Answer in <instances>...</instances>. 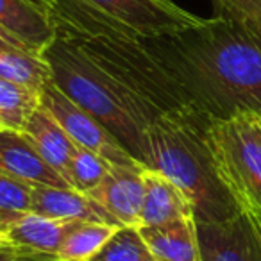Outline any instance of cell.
Masks as SVG:
<instances>
[{"instance_id":"cell-1","label":"cell","mask_w":261,"mask_h":261,"mask_svg":"<svg viewBox=\"0 0 261 261\" xmlns=\"http://www.w3.org/2000/svg\"><path fill=\"white\" fill-rule=\"evenodd\" d=\"M195 109L211 120L261 116V34L222 16L147 40Z\"/></svg>"},{"instance_id":"cell-2","label":"cell","mask_w":261,"mask_h":261,"mask_svg":"<svg viewBox=\"0 0 261 261\" xmlns=\"http://www.w3.org/2000/svg\"><path fill=\"white\" fill-rule=\"evenodd\" d=\"M211 118L197 109L160 115L147 129V168L161 172L186 193L197 222H222L242 213L218 175L207 142Z\"/></svg>"},{"instance_id":"cell-3","label":"cell","mask_w":261,"mask_h":261,"mask_svg":"<svg viewBox=\"0 0 261 261\" xmlns=\"http://www.w3.org/2000/svg\"><path fill=\"white\" fill-rule=\"evenodd\" d=\"M41 56L50 66L56 86L147 167V129L160 115L68 38L56 34Z\"/></svg>"},{"instance_id":"cell-4","label":"cell","mask_w":261,"mask_h":261,"mask_svg":"<svg viewBox=\"0 0 261 261\" xmlns=\"http://www.w3.org/2000/svg\"><path fill=\"white\" fill-rule=\"evenodd\" d=\"M207 142L218 175L240 210L261 222V127L257 115L211 120Z\"/></svg>"},{"instance_id":"cell-5","label":"cell","mask_w":261,"mask_h":261,"mask_svg":"<svg viewBox=\"0 0 261 261\" xmlns=\"http://www.w3.org/2000/svg\"><path fill=\"white\" fill-rule=\"evenodd\" d=\"M40 104L65 129V133L77 147L95 152L111 167L135 168V170L147 168L97 118H93L72 98L66 97L52 79L47 81L41 88Z\"/></svg>"},{"instance_id":"cell-6","label":"cell","mask_w":261,"mask_h":261,"mask_svg":"<svg viewBox=\"0 0 261 261\" xmlns=\"http://www.w3.org/2000/svg\"><path fill=\"white\" fill-rule=\"evenodd\" d=\"M81 2L142 40L179 34L204 22V18L182 9L174 0H81Z\"/></svg>"},{"instance_id":"cell-7","label":"cell","mask_w":261,"mask_h":261,"mask_svg":"<svg viewBox=\"0 0 261 261\" xmlns=\"http://www.w3.org/2000/svg\"><path fill=\"white\" fill-rule=\"evenodd\" d=\"M75 224L31 211L0 225V254L34 261H56L59 245Z\"/></svg>"},{"instance_id":"cell-8","label":"cell","mask_w":261,"mask_h":261,"mask_svg":"<svg viewBox=\"0 0 261 261\" xmlns=\"http://www.w3.org/2000/svg\"><path fill=\"white\" fill-rule=\"evenodd\" d=\"M200 261H261V242L249 215L222 222H197Z\"/></svg>"},{"instance_id":"cell-9","label":"cell","mask_w":261,"mask_h":261,"mask_svg":"<svg viewBox=\"0 0 261 261\" xmlns=\"http://www.w3.org/2000/svg\"><path fill=\"white\" fill-rule=\"evenodd\" d=\"M142 172L135 168L113 167L104 182L88 195L115 217L120 225L140 227V215L145 199Z\"/></svg>"},{"instance_id":"cell-10","label":"cell","mask_w":261,"mask_h":261,"mask_svg":"<svg viewBox=\"0 0 261 261\" xmlns=\"http://www.w3.org/2000/svg\"><path fill=\"white\" fill-rule=\"evenodd\" d=\"M0 172L29 186L72 188L16 130H0Z\"/></svg>"},{"instance_id":"cell-11","label":"cell","mask_w":261,"mask_h":261,"mask_svg":"<svg viewBox=\"0 0 261 261\" xmlns=\"http://www.w3.org/2000/svg\"><path fill=\"white\" fill-rule=\"evenodd\" d=\"M31 195L33 211L43 217L66 222H98L120 225L116 218L111 217L97 200L73 188L33 186Z\"/></svg>"},{"instance_id":"cell-12","label":"cell","mask_w":261,"mask_h":261,"mask_svg":"<svg viewBox=\"0 0 261 261\" xmlns=\"http://www.w3.org/2000/svg\"><path fill=\"white\" fill-rule=\"evenodd\" d=\"M145 199H143L140 227L163 225L181 218H195L192 200L174 181L152 168H143Z\"/></svg>"},{"instance_id":"cell-13","label":"cell","mask_w":261,"mask_h":261,"mask_svg":"<svg viewBox=\"0 0 261 261\" xmlns=\"http://www.w3.org/2000/svg\"><path fill=\"white\" fill-rule=\"evenodd\" d=\"M20 135L29 142V145L40 154L48 167L54 168L68 182L70 160L77 145L70 140L65 129L41 108V104L31 113Z\"/></svg>"},{"instance_id":"cell-14","label":"cell","mask_w":261,"mask_h":261,"mask_svg":"<svg viewBox=\"0 0 261 261\" xmlns=\"http://www.w3.org/2000/svg\"><path fill=\"white\" fill-rule=\"evenodd\" d=\"M138 229L154 261H200L197 220L193 217Z\"/></svg>"},{"instance_id":"cell-15","label":"cell","mask_w":261,"mask_h":261,"mask_svg":"<svg viewBox=\"0 0 261 261\" xmlns=\"http://www.w3.org/2000/svg\"><path fill=\"white\" fill-rule=\"evenodd\" d=\"M0 27L43 54L56 31L40 6L33 0H0Z\"/></svg>"},{"instance_id":"cell-16","label":"cell","mask_w":261,"mask_h":261,"mask_svg":"<svg viewBox=\"0 0 261 261\" xmlns=\"http://www.w3.org/2000/svg\"><path fill=\"white\" fill-rule=\"evenodd\" d=\"M122 225L77 222L56 252V261H90Z\"/></svg>"},{"instance_id":"cell-17","label":"cell","mask_w":261,"mask_h":261,"mask_svg":"<svg viewBox=\"0 0 261 261\" xmlns=\"http://www.w3.org/2000/svg\"><path fill=\"white\" fill-rule=\"evenodd\" d=\"M0 79L41 91L52 79L48 63L41 54L25 50H0Z\"/></svg>"},{"instance_id":"cell-18","label":"cell","mask_w":261,"mask_h":261,"mask_svg":"<svg viewBox=\"0 0 261 261\" xmlns=\"http://www.w3.org/2000/svg\"><path fill=\"white\" fill-rule=\"evenodd\" d=\"M40 106V91L0 79V123L20 133L31 113Z\"/></svg>"},{"instance_id":"cell-19","label":"cell","mask_w":261,"mask_h":261,"mask_svg":"<svg viewBox=\"0 0 261 261\" xmlns=\"http://www.w3.org/2000/svg\"><path fill=\"white\" fill-rule=\"evenodd\" d=\"M90 261H154L138 227L122 225Z\"/></svg>"},{"instance_id":"cell-20","label":"cell","mask_w":261,"mask_h":261,"mask_svg":"<svg viewBox=\"0 0 261 261\" xmlns=\"http://www.w3.org/2000/svg\"><path fill=\"white\" fill-rule=\"evenodd\" d=\"M111 168L113 167L108 161L102 160L95 152L83 149V147H75L72 160H70L68 182L73 190L88 195L104 182Z\"/></svg>"},{"instance_id":"cell-21","label":"cell","mask_w":261,"mask_h":261,"mask_svg":"<svg viewBox=\"0 0 261 261\" xmlns=\"http://www.w3.org/2000/svg\"><path fill=\"white\" fill-rule=\"evenodd\" d=\"M33 186L0 172V220L2 224L15 220L33 211Z\"/></svg>"},{"instance_id":"cell-22","label":"cell","mask_w":261,"mask_h":261,"mask_svg":"<svg viewBox=\"0 0 261 261\" xmlns=\"http://www.w3.org/2000/svg\"><path fill=\"white\" fill-rule=\"evenodd\" d=\"M215 16L232 20L261 34V0H211Z\"/></svg>"},{"instance_id":"cell-23","label":"cell","mask_w":261,"mask_h":261,"mask_svg":"<svg viewBox=\"0 0 261 261\" xmlns=\"http://www.w3.org/2000/svg\"><path fill=\"white\" fill-rule=\"evenodd\" d=\"M0 50H25V52H34V54H38L33 47H29V45L23 43L22 40H18L16 36L9 34L8 31L2 29V27H0Z\"/></svg>"},{"instance_id":"cell-24","label":"cell","mask_w":261,"mask_h":261,"mask_svg":"<svg viewBox=\"0 0 261 261\" xmlns=\"http://www.w3.org/2000/svg\"><path fill=\"white\" fill-rule=\"evenodd\" d=\"M0 261H34V259H25V257H18V256H9V254H0Z\"/></svg>"},{"instance_id":"cell-25","label":"cell","mask_w":261,"mask_h":261,"mask_svg":"<svg viewBox=\"0 0 261 261\" xmlns=\"http://www.w3.org/2000/svg\"><path fill=\"white\" fill-rule=\"evenodd\" d=\"M247 215V213H245ZM252 218V217H250ZM252 222H254V225H256V231H257V236H259V242H261V222L259 220H256V218H252Z\"/></svg>"},{"instance_id":"cell-26","label":"cell","mask_w":261,"mask_h":261,"mask_svg":"<svg viewBox=\"0 0 261 261\" xmlns=\"http://www.w3.org/2000/svg\"><path fill=\"white\" fill-rule=\"evenodd\" d=\"M257 122H259V127H261V116L257 115Z\"/></svg>"},{"instance_id":"cell-27","label":"cell","mask_w":261,"mask_h":261,"mask_svg":"<svg viewBox=\"0 0 261 261\" xmlns=\"http://www.w3.org/2000/svg\"><path fill=\"white\" fill-rule=\"evenodd\" d=\"M2 129H4V127H2V125H0V130H2Z\"/></svg>"},{"instance_id":"cell-28","label":"cell","mask_w":261,"mask_h":261,"mask_svg":"<svg viewBox=\"0 0 261 261\" xmlns=\"http://www.w3.org/2000/svg\"><path fill=\"white\" fill-rule=\"evenodd\" d=\"M0 225H2V220H0Z\"/></svg>"},{"instance_id":"cell-29","label":"cell","mask_w":261,"mask_h":261,"mask_svg":"<svg viewBox=\"0 0 261 261\" xmlns=\"http://www.w3.org/2000/svg\"><path fill=\"white\" fill-rule=\"evenodd\" d=\"M0 125H2V123H0Z\"/></svg>"}]
</instances>
